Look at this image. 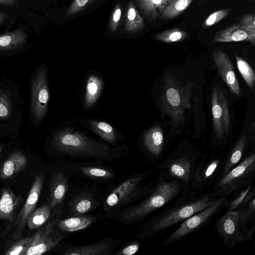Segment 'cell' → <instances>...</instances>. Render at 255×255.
<instances>
[{
    "label": "cell",
    "instance_id": "cell-11",
    "mask_svg": "<svg viewBox=\"0 0 255 255\" xmlns=\"http://www.w3.org/2000/svg\"><path fill=\"white\" fill-rule=\"evenodd\" d=\"M215 228L224 246L229 249L253 238L241 229L239 213L236 210L227 211L216 221Z\"/></svg>",
    "mask_w": 255,
    "mask_h": 255
},
{
    "label": "cell",
    "instance_id": "cell-21",
    "mask_svg": "<svg viewBox=\"0 0 255 255\" xmlns=\"http://www.w3.org/2000/svg\"><path fill=\"white\" fill-rule=\"evenodd\" d=\"M142 143L151 157L155 160L161 156L164 149V137L163 130L159 125L149 128L142 135Z\"/></svg>",
    "mask_w": 255,
    "mask_h": 255
},
{
    "label": "cell",
    "instance_id": "cell-20",
    "mask_svg": "<svg viewBox=\"0 0 255 255\" xmlns=\"http://www.w3.org/2000/svg\"><path fill=\"white\" fill-rule=\"evenodd\" d=\"M104 85V80L99 74L93 71L87 74L82 102L84 110L94 108L102 94Z\"/></svg>",
    "mask_w": 255,
    "mask_h": 255
},
{
    "label": "cell",
    "instance_id": "cell-32",
    "mask_svg": "<svg viewBox=\"0 0 255 255\" xmlns=\"http://www.w3.org/2000/svg\"><path fill=\"white\" fill-rule=\"evenodd\" d=\"M234 193L231 200L228 199V205L226 207L227 211L236 210L239 207L255 197V187L252 183Z\"/></svg>",
    "mask_w": 255,
    "mask_h": 255
},
{
    "label": "cell",
    "instance_id": "cell-6",
    "mask_svg": "<svg viewBox=\"0 0 255 255\" xmlns=\"http://www.w3.org/2000/svg\"><path fill=\"white\" fill-rule=\"evenodd\" d=\"M202 157L200 153L187 148H179L158 164L159 174L167 180L178 181L186 190L190 189L193 174Z\"/></svg>",
    "mask_w": 255,
    "mask_h": 255
},
{
    "label": "cell",
    "instance_id": "cell-12",
    "mask_svg": "<svg viewBox=\"0 0 255 255\" xmlns=\"http://www.w3.org/2000/svg\"><path fill=\"white\" fill-rule=\"evenodd\" d=\"M211 107L215 136L218 140H221L229 133L230 117L227 97L223 90L217 85L213 88Z\"/></svg>",
    "mask_w": 255,
    "mask_h": 255
},
{
    "label": "cell",
    "instance_id": "cell-34",
    "mask_svg": "<svg viewBox=\"0 0 255 255\" xmlns=\"http://www.w3.org/2000/svg\"><path fill=\"white\" fill-rule=\"evenodd\" d=\"M193 0H172L163 10L161 17L165 19L175 18L187 9Z\"/></svg>",
    "mask_w": 255,
    "mask_h": 255
},
{
    "label": "cell",
    "instance_id": "cell-2",
    "mask_svg": "<svg viewBox=\"0 0 255 255\" xmlns=\"http://www.w3.org/2000/svg\"><path fill=\"white\" fill-rule=\"evenodd\" d=\"M217 199L213 192L196 196L195 191L185 189L170 206L156 214L143 225L138 237L143 240L181 223L208 207Z\"/></svg>",
    "mask_w": 255,
    "mask_h": 255
},
{
    "label": "cell",
    "instance_id": "cell-41",
    "mask_svg": "<svg viewBox=\"0 0 255 255\" xmlns=\"http://www.w3.org/2000/svg\"><path fill=\"white\" fill-rule=\"evenodd\" d=\"M239 24L253 38H255V16L254 14L249 13L245 15L241 19Z\"/></svg>",
    "mask_w": 255,
    "mask_h": 255
},
{
    "label": "cell",
    "instance_id": "cell-8",
    "mask_svg": "<svg viewBox=\"0 0 255 255\" xmlns=\"http://www.w3.org/2000/svg\"><path fill=\"white\" fill-rule=\"evenodd\" d=\"M228 203L227 197H219L211 205L181 222L178 228L169 234L162 245H168L192 234L213 220Z\"/></svg>",
    "mask_w": 255,
    "mask_h": 255
},
{
    "label": "cell",
    "instance_id": "cell-17",
    "mask_svg": "<svg viewBox=\"0 0 255 255\" xmlns=\"http://www.w3.org/2000/svg\"><path fill=\"white\" fill-rule=\"evenodd\" d=\"M79 123L98 135L108 144L114 146L121 145L118 142L124 137L109 123L102 120L86 118L80 119Z\"/></svg>",
    "mask_w": 255,
    "mask_h": 255
},
{
    "label": "cell",
    "instance_id": "cell-26",
    "mask_svg": "<svg viewBox=\"0 0 255 255\" xmlns=\"http://www.w3.org/2000/svg\"><path fill=\"white\" fill-rule=\"evenodd\" d=\"M248 144V139L247 136L245 134L243 135L232 148L229 154L225 157L223 169L219 177L225 175L242 161L245 150Z\"/></svg>",
    "mask_w": 255,
    "mask_h": 255
},
{
    "label": "cell",
    "instance_id": "cell-44",
    "mask_svg": "<svg viewBox=\"0 0 255 255\" xmlns=\"http://www.w3.org/2000/svg\"><path fill=\"white\" fill-rule=\"evenodd\" d=\"M0 4L10 7H19L17 0H0Z\"/></svg>",
    "mask_w": 255,
    "mask_h": 255
},
{
    "label": "cell",
    "instance_id": "cell-25",
    "mask_svg": "<svg viewBox=\"0 0 255 255\" xmlns=\"http://www.w3.org/2000/svg\"><path fill=\"white\" fill-rule=\"evenodd\" d=\"M28 163L26 156L21 152L15 151L2 164L0 170V177L8 178L23 170Z\"/></svg>",
    "mask_w": 255,
    "mask_h": 255
},
{
    "label": "cell",
    "instance_id": "cell-35",
    "mask_svg": "<svg viewBox=\"0 0 255 255\" xmlns=\"http://www.w3.org/2000/svg\"><path fill=\"white\" fill-rule=\"evenodd\" d=\"M187 36L188 33L186 31L175 28L160 32L154 37L157 40L170 43L182 41Z\"/></svg>",
    "mask_w": 255,
    "mask_h": 255
},
{
    "label": "cell",
    "instance_id": "cell-5",
    "mask_svg": "<svg viewBox=\"0 0 255 255\" xmlns=\"http://www.w3.org/2000/svg\"><path fill=\"white\" fill-rule=\"evenodd\" d=\"M163 82L158 101L160 110L169 118L172 128L180 127L186 123V113L191 108L195 85L192 82H180L169 73L165 75Z\"/></svg>",
    "mask_w": 255,
    "mask_h": 255
},
{
    "label": "cell",
    "instance_id": "cell-33",
    "mask_svg": "<svg viewBox=\"0 0 255 255\" xmlns=\"http://www.w3.org/2000/svg\"><path fill=\"white\" fill-rule=\"evenodd\" d=\"M51 212L50 206L47 204L35 209L27 220L28 228L34 230L42 226L49 218Z\"/></svg>",
    "mask_w": 255,
    "mask_h": 255
},
{
    "label": "cell",
    "instance_id": "cell-28",
    "mask_svg": "<svg viewBox=\"0 0 255 255\" xmlns=\"http://www.w3.org/2000/svg\"><path fill=\"white\" fill-rule=\"evenodd\" d=\"M239 213V223L243 231L254 236L255 226L249 227L251 222H255V197L236 210Z\"/></svg>",
    "mask_w": 255,
    "mask_h": 255
},
{
    "label": "cell",
    "instance_id": "cell-16",
    "mask_svg": "<svg viewBox=\"0 0 255 255\" xmlns=\"http://www.w3.org/2000/svg\"><path fill=\"white\" fill-rule=\"evenodd\" d=\"M212 57L218 71L227 86L235 95H241V89L234 67L227 53L220 50L213 51Z\"/></svg>",
    "mask_w": 255,
    "mask_h": 255
},
{
    "label": "cell",
    "instance_id": "cell-3",
    "mask_svg": "<svg viewBox=\"0 0 255 255\" xmlns=\"http://www.w3.org/2000/svg\"><path fill=\"white\" fill-rule=\"evenodd\" d=\"M152 192L135 205H130L111 215L126 224L138 223L156 210L175 199L185 189L184 186L176 180H167L158 175Z\"/></svg>",
    "mask_w": 255,
    "mask_h": 255
},
{
    "label": "cell",
    "instance_id": "cell-4",
    "mask_svg": "<svg viewBox=\"0 0 255 255\" xmlns=\"http://www.w3.org/2000/svg\"><path fill=\"white\" fill-rule=\"evenodd\" d=\"M153 172V169H149L132 174L109 191L103 198L101 203L106 217L149 194L155 187L156 180L148 183L145 181Z\"/></svg>",
    "mask_w": 255,
    "mask_h": 255
},
{
    "label": "cell",
    "instance_id": "cell-43",
    "mask_svg": "<svg viewBox=\"0 0 255 255\" xmlns=\"http://www.w3.org/2000/svg\"><path fill=\"white\" fill-rule=\"evenodd\" d=\"M10 105L7 97L0 92V117L6 118L10 114Z\"/></svg>",
    "mask_w": 255,
    "mask_h": 255
},
{
    "label": "cell",
    "instance_id": "cell-46",
    "mask_svg": "<svg viewBox=\"0 0 255 255\" xmlns=\"http://www.w3.org/2000/svg\"><path fill=\"white\" fill-rule=\"evenodd\" d=\"M1 147H0V153L1 152Z\"/></svg>",
    "mask_w": 255,
    "mask_h": 255
},
{
    "label": "cell",
    "instance_id": "cell-22",
    "mask_svg": "<svg viewBox=\"0 0 255 255\" xmlns=\"http://www.w3.org/2000/svg\"><path fill=\"white\" fill-rule=\"evenodd\" d=\"M21 199L20 195L15 194L7 188H3L0 198V218L13 222Z\"/></svg>",
    "mask_w": 255,
    "mask_h": 255
},
{
    "label": "cell",
    "instance_id": "cell-29",
    "mask_svg": "<svg viewBox=\"0 0 255 255\" xmlns=\"http://www.w3.org/2000/svg\"><path fill=\"white\" fill-rule=\"evenodd\" d=\"M148 20H155L172 0H135Z\"/></svg>",
    "mask_w": 255,
    "mask_h": 255
},
{
    "label": "cell",
    "instance_id": "cell-18",
    "mask_svg": "<svg viewBox=\"0 0 255 255\" xmlns=\"http://www.w3.org/2000/svg\"><path fill=\"white\" fill-rule=\"evenodd\" d=\"M68 188L67 175L62 171L55 172L51 178L49 185V205L52 212L62 211Z\"/></svg>",
    "mask_w": 255,
    "mask_h": 255
},
{
    "label": "cell",
    "instance_id": "cell-7",
    "mask_svg": "<svg viewBox=\"0 0 255 255\" xmlns=\"http://www.w3.org/2000/svg\"><path fill=\"white\" fill-rule=\"evenodd\" d=\"M255 177V153L246 157L225 175L214 183L213 193L219 197H227L253 183Z\"/></svg>",
    "mask_w": 255,
    "mask_h": 255
},
{
    "label": "cell",
    "instance_id": "cell-15",
    "mask_svg": "<svg viewBox=\"0 0 255 255\" xmlns=\"http://www.w3.org/2000/svg\"><path fill=\"white\" fill-rule=\"evenodd\" d=\"M118 239L105 238L91 244L76 246L70 244L65 245L61 254L64 255H110L119 245Z\"/></svg>",
    "mask_w": 255,
    "mask_h": 255
},
{
    "label": "cell",
    "instance_id": "cell-42",
    "mask_svg": "<svg viewBox=\"0 0 255 255\" xmlns=\"http://www.w3.org/2000/svg\"><path fill=\"white\" fill-rule=\"evenodd\" d=\"M140 248V244L138 242L134 241L126 247L121 249L113 255H132L137 252Z\"/></svg>",
    "mask_w": 255,
    "mask_h": 255
},
{
    "label": "cell",
    "instance_id": "cell-40",
    "mask_svg": "<svg viewBox=\"0 0 255 255\" xmlns=\"http://www.w3.org/2000/svg\"><path fill=\"white\" fill-rule=\"evenodd\" d=\"M122 10L120 3H117L115 6L109 23V29L111 32H114L118 28L121 17Z\"/></svg>",
    "mask_w": 255,
    "mask_h": 255
},
{
    "label": "cell",
    "instance_id": "cell-45",
    "mask_svg": "<svg viewBox=\"0 0 255 255\" xmlns=\"http://www.w3.org/2000/svg\"><path fill=\"white\" fill-rule=\"evenodd\" d=\"M7 18L6 14L3 11L0 10V24Z\"/></svg>",
    "mask_w": 255,
    "mask_h": 255
},
{
    "label": "cell",
    "instance_id": "cell-14",
    "mask_svg": "<svg viewBox=\"0 0 255 255\" xmlns=\"http://www.w3.org/2000/svg\"><path fill=\"white\" fill-rule=\"evenodd\" d=\"M44 182V177L42 174L35 176L25 204L15 220L12 235L13 240H17L22 237L27 220L37 205Z\"/></svg>",
    "mask_w": 255,
    "mask_h": 255
},
{
    "label": "cell",
    "instance_id": "cell-31",
    "mask_svg": "<svg viewBox=\"0 0 255 255\" xmlns=\"http://www.w3.org/2000/svg\"><path fill=\"white\" fill-rule=\"evenodd\" d=\"M77 169L81 175L97 181H109L116 176L113 171L102 167L79 166Z\"/></svg>",
    "mask_w": 255,
    "mask_h": 255
},
{
    "label": "cell",
    "instance_id": "cell-39",
    "mask_svg": "<svg viewBox=\"0 0 255 255\" xmlns=\"http://www.w3.org/2000/svg\"><path fill=\"white\" fill-rule=\"evenodd\" d=\"M96 0H73L66 11V15H75L85 9Z\"/></svg>",
    "mask_w": 255,
    "mask_h": 255
},
{
    "label": "cell",
    "instance_id": "cell-36",
    "mask_svg": "<svg viewBox=\"0 0 255 255\" xmlns=\"http://www.w3.org/2000/svg\"><path fill=\"white\" fill-rule=\"evenodd\" d=\"M235 58L238 70L248 87L252 90L255 82V73L252 67L239 56L236 55Z\"/></svg>",
    "mask_w": 255,
    "mask_h": 255
},
{
    "label": "cell",
    "instance_id": "cell-24",
    "mask_svg": "<svg viewBox=\"0 0 255 255\" xmlns=\"http://www.w3.org/2000/svg\"><path fill=\"white\" fill-rule=\"evenodd\" d=\"M214 40L219 42L248 41L253 45L255 44V38H253L246 29L237 23L218 32L215 35Z\"/></svg>",
    "mask_w": 255,
    "mask_h": 255
},
{
    "label": "cell",
    "instance_id": "cell-38",
    "mask_svg": "<svg viewBox=\"0 0 255 255\" xmlns=\"http://www.w3.org/2000/svg\"><path fill=\"white\" fill-rule=\"evenodd\" d=\"M229 12V9H223L214 11L210 14L204 21L203 27L206 28L216 24L227 16Z\"/></svg>",
    "mask_w": 255,
    "mask_h": 255
},
{
    "label": "cell",
    "instance_id": "cell-10",
    "mask_svg": "<svg viewBox=\"0 0 255 255\" xmlns=\"http://www.w3.org/2000/svg\"><path fill=\"white\" fill-rule=\"evenodd\" d=\"M224 158L221 155L203 156L194 171L189 189L196 191L210 187L221 174Z\"/></svg>",
    "mask_w": 255,
    "mask_h": 255
},
{
    "label": "cell",
    "instance_id": "cell-27",
    "mask_svg": "<svg viewBox=\"0 0 255 255\" xmlns=\"http://www.w3.org/2000/svg\"><path fill=\"white\" fill-rule=\"evenodd\" d=\"M24 29L18 28L0 35V51L14 50L21 47L26 41Z\"/></svg>",
    "mask_w": 255,
    "mask_h": 255
},
{
    "label": "cell",
    "instance_id": "cell-1",
    "mask_svg": "<svg viewBox=\"0 0 255 255\" xmlns=\"http://www.w3.org/2000/svg\"><path fill=\"white\" fill-rule=\"evenodd\" d=\"M51 144L61 156L77 160L117 161L129 155V148L126 144L111 145L67 124H64L54 133Z\"/></svg>",
    "mask_w": 255,
    "mask_h": 255
},
{
    "label": "cell",
    "instance_id": "cell-9",
    "mask_svg": "<svg viewBox=\"0 0 255 255\" xmlns=\"http://www.w3.org/2000/svg\"><path fill=\"white\" fill-rule=\"evenodd\" d=\"M61 211L52 212V218L33 236L25 255H41L56 247L62 240L63 235L57 227Z\"/></svg>",
    "mask_w": 255,
    "mask_h": 255
},
{
    "label": "cell",
    "instance_id": "cell-30",
    "mask_svg": "<svg viewBox=\"0 0 255 255\" xmlns=\"http://www.w3.org/2000/svg\"><path fill=\"white\" fill-rule=\"evenodd\" d=\"M145 27L143 18L140 15L132 2L127 5L124 30L128 34H134Z\"/></svg>",
    "mask_w": 255,
    "mask_h": 255
},
{
    "label": "cell",
    "instance_id": "cell-19",
    "mask_svg": "<svg viewBox=\"0 0 255 255\" xmlns=\"http://www.w3.org/2000/svg\"><path fill=\"white\" fill-rule=\"evenodd\" d=\"M102 199L91 192H80L69 202L67 210L71 216L87 215L97 208L102 203Z\"/></svg>",
    "mask_w": 255,
    "mask_h": 255
},
{
    "label": "cell",
    "instance_id": "cell-13",
    "mask_svg": "<svg viewBox=\"0 0 255 255\" xmlns=\"http://www.w3.org/2000/svg\"><path fill=\"white\" fill-rule=\"evenodd\" d=\"M49 100V89L46 68L38 70L33 80L31 89V109L37 122L45 117Z\"/></svg>",
    "mask_w": 255,
    "mask_h": 255
},
{
    "label": "cell",
    "instance_id": "cell-23",
    "mask_svg": "<svg viewBox=\"0 0 255 255\" xmlns=\"http://www.w3.org/2000/svg\"><path fill=\"white\" fill-rule=\"evenodd\" d=\"M102 217L99 213L96 215H83L58 220V228L61 232H73L84 229Z\"/></svg>",
    "mask_w": 255,
    "mask_h": 255
},
{
    "label": "cell",
    "instance_id": "cell-37",
    "mask_svg": "<svg viewBox=\"0 0 255 255\" xmlns=\"http://www.w3.org/2000/svg\"><path fill=\"white\" fill-rule=\"evenodd\" d=\"M31 239L32 236L19 240L6 251L5 255H25V252L30 245Z\"/></svg>",
    "mask_w": 255,
    "mask_h": 255
}]
</instances>
